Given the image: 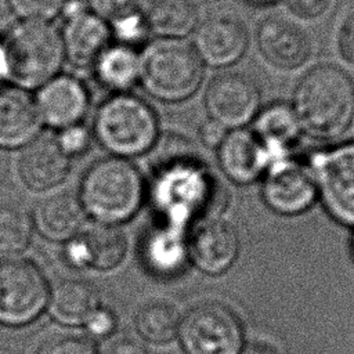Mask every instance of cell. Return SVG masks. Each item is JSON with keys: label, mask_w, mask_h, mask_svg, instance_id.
<instances>
[{"label": "cell", "mask_w": 354, "mask_h": 354, "mask_svg": "<svg viewBox=\"0 0 354 354\" xmlns=\"http://www.w3.org/2000/svg\"><path fill=\"white\" fill-rule=\"evenodd\" d=\"M293 112L308 134L319 138L340 136L354 118V83L333 65H318L299 82Z\"/></svg>", "instance_id": "6da1fadb"}, {"label": "cell", "mask_w": 354, "mask_h": 354, "mask_svg": "<svg viewBox=\"0 0 354 354\" xmlns=\"http://www.w3.org/2000/svg\"><path fill=\"white\" fill-rule=\"evenodd\" d=\"M11 86L32 91L61 73L65 50L61 30L48 21L19 19L3 35Z\"/></svg>", "instance_id": "7a4b0ae2"}, {"label": "cell", "mask_w": 354, "mask_h": 354, "mask_svg": "<svg viewBox=\"0 0 354 354\" xmlns=\"http://www.w3.org/2000/svg\"><path fill=\"white\" fill-rule=\"evenodd\" d=\"M145 184L129 159L109 156L94 162L84 173L79 202L86 213L105 225L131 218L140 209Z\"/></svg>", "instance_id": "3957f363"}, {"label": "cell", "mask_w": 354, "mask_h": 354, "mask_svg": "<svg viewBox=\"0 0 354 354\" xmlns=\"http://www.w3.org/2000/svg\"><path fill=\"white\" fill-rule=\"evenodd\" d=\"M203 80V64L180 39H153L140 50L138 84L152 98L176 104L191 98Z\"/></svg>", "instance_id": "277c9868"}, {"label": "cell", "mask_w": 354, "mask_h": 354, "mask_svg": "<svg viewBox=\"0 0 354 354\" xmlns=\"http://www.w3.org/2000/svg\"><path fill=\"white\" fill-rule=\"evenodd\" d=\"M91 130L104 149L124 159L148 152L160 134L153 108L131 93L111 94L102 101Z\"/></svg>", "instance_id": "5b68a950"}, {"label": "cell", "mask_w": 354, "mask_h": 354, "mask_svg": "<svg viewBox=\"0 0 354 354\" xmlns=\"http://www.w3.org/2000/svg\"><path fill=\"white\" fill-rule=\"evenodd\" d=\"M50 299L41 270L24 257L0 259V324L22 326L35 321Z\"/></svg>", "instance_id": "8992f818"}, {"label": "cell", "mask_w": 354, "mask_h": 354, "mask_svg": "<svg viewBox=\"0 0 354 354\" xmlns=\"http://www.w3.org/2000/svg\"><path fill=\"white\" fill-rule=\"evenodd\" d=\"M177 335L187 354H239L242 347L239 318L216 301L192 307L180 321Z\"/></svg>", "instance_id": "52a82bcc"}, {"label": "cell", "mask_w": 354, "mask_h": 354, "mask_svg": "<svg viewBox=\"0 0 354 354\" xmlns=\"http://www.w3.org/2000/svg\"><path fill=\"white\" fill-rule=\"evenodd\" d=\"M311 166L329 212L354 225V142L315 153Z\"/></svg>", "instance_id": "ba28073f"}, {"label": "cell", "mask_w": 354, "mask_h": 354, "mask_svg": "<svg viewBox=\"0 0 354 354\" xmlns=\"http://www.w3.org/2000/svg\"><path fill=\"white\" fill-rule=\"evenodd\" d=\"M205 106L210 119L227 129H238L257 113L260 90L250 77L236 72H224L209 83Z\"/></svg>", "instance_id": "9c48e42d"}, {"label": "cell", "mask_w": 354, "mask_h": 354, "mask_svg": "<svg viewBox=\"0 0 354 354\" xmlns=\"http://www.w3.org/2000/svg\"><path fill=\"white\" fill-rule=\"evenodd\" d=\"M41 124L61 130L82 123L90 109V91L72 76L59 73L36 90L33 97Z\"/></svg>", "instance_id": "30bf717a"}, {"label": "cell", "mask_w": 354, "mask_h": 354, "mask_svg": "<svg viewBox=\"0 0 354 354\" xmlns=\"http://www.w3.org/2000/svg\"><path fill=\"white\" fill-rule=\"evenodd\" d=\"M194 50L202 64L224 68L235 64L246 51L248 32L231 15H214L195 29Z\"/></svg>", "instance_id": "8fae6325"}, {"label": "cell", "mask_w": 354, "mask_h": 354, "mask_svg": "<svg viewBox=\"0 0 354 354\" xmlns=\"http://www.w3.org/2000/svg\"><path fill=\"white\" fill-rule=\"evenodd\" d=\"M317 195L313 176L289 160L275 162L268 173L263 196L267 205L281 214H299L308 209Z\"/></svg>", "instance_id": "7c38bea8"}, {"label": "cell", "mask_w": 354, "mask_h": 354, "mask_svg": "<svg viewBox=\"0 0 354 354\" xmlns=\"http://www.w3.org/2000/svg\"><path fill=\"white\" fill-rule=\"evenodd\" d=\"M187 252L199 270L216 275L232 266L239 252V241L228 223L206 218L194 228Z\"/></svg>", "instance_id": "4fadbf2b"}, {"label": "cell", "mask_w": 354, "mask_h": 354, "mask_svg": "<svg viewBox=\"0 0 354 354\" xmlns=\"http://www.w3.org/2000/svg\"><path fill=\"white\" fill-rule=\"evenodd\" d=\"M127 252L124 234L113 225L100 224L88 228L83 235L69 239L65 248L66 261L76 268L112 270L118 267Z\"/></svg>", "instance_id": "5bb4252c"}, {"label": "cell", "mask_w": 354, "mask_h": 354, "mask_svg": "<svg viewBox=\"0 0 354 354\" xmlns=\"http://www.w3.org/2000/svg\"><path fill=\"white\" fill-rule=\"evenodd\" d=\"M261 55L278 69H296L310 55V41L306 33L282 17L263 19L256 32Z\"/></svg>", "instance_id": "9a60e30c"}, {"label": "cell", "mask_w": 354, "mask_h": 354, "mask_svg": "<svg viewBox=\"0 0 354 354\" xmlns=\"http://www.w3.org/2000/svg\"><path fill=\"white\" fill-rule=\"evenodd\" d=\"M71 158L57 144L55 137L37 136L24 147L18 171L26 187L46 191L59 185L68 176Z\"/></svg>", "instance_id": "2e32d148"}, {"label": "cell", "mask_w": 354, "mask_h": 354, "mask_svg": "<svg viewBox=\"0 0 354 354\" xmlns=\"http://www.w3.org/2000/svg\"><path fill=\"white\" fill-rule=\"evenodd\" d=\"M41 127L29 91L15 86L0 87V147L22 148L33 141Z\"/></svg>", "instance_id": "e0dca14e"}, {"label": "cell", "mask_w": 354, "mask_h": 354, "mask_svg": "<svg viewBox=\"0 0 354 354\" xmlns=\"http://www.w3.org/2000/svg\"><path fill=\"white\" fill-rule=\"evenodd\" d=\"M61 36L65 59L77 68H90L100 53L112 43L106 21L93 8L64 21Z\"/></svg>", "instance_id": "ac0fdd59"}, {"label": "cell", "mask_w": 354, "mask_h": 354, "mask_svg": "<svg viewBox=\"0 0 354 354\" xmlns=\"http://www.w3.org/2000/svg\"><path fill=\"white\" fill-rule=\"evenodd\" d=\"M270 155L257 136L235 129L227 133L218 147V163L223 171L235 183L246 184L263 171Z\"/></svg>", "instance_id": "d6986e66"}, {"label": "cell", "mask_w": 354, "mask_h": 354, "mask_svg": "<svg viewBox=\"0 0 354 354\" xmlns=\"http://www.w3.org/2000/svg\"><path fill=\"white\" fill-rule=\"evenodd\" d=\"M98 14L106 21L112 41L133 48L148 43L151 0H97Z\"/></svg>", "instance_id": "ffe728a7"}, {"label": "cell", "mask_w": 354, "mask_h": 354, "mask_svg": "<svg viewBox=\"0 0 354 354\" xmlns=\"http://www.w3.org/2000/svg\"><path fill=\"white\" fill-rule=\"evenodd\" d=\"M95 82L112 94L130 93L140 80V51L109 43L91 64Z\"/></svg>", "instance_id": "44dd1931"}, {"label": "cell", "mask_w": 354, "mask_h": 354, "mask_svg": "<svg viewBox=\"0 0 354 354\" xmlns=\"http://www.w3.org/2000/svg\"><path fill=\"white\" fill-rule=\"evenodd\" d=\"M84 218L79 199L68 192L54 194L43 199L35 212L33 224L51 241H69L77 235Z\"/></svg>", "instance_id": "7402d4cb"}, {"label": "cell", "mask_w": 354, "mask_h": 354, "mask_svg": "<svg viewBox=\"0 0 354 354\" xmlns=\"http://www.w3.org/2000/svg\"><path fill=\"white\" fill-rule=\"evenodd\" d=\"M98 307L100 295L95 286L76 278L58 282L48 299L50 314L65 325H84Z\"/></svg>", "instance_id": "603a6c76"}, {"label": "cell", "mask_w": 354, "mask_h": 354, "mask_svg": "<svg viewBox=\"0 0 354 354\" xmlns=\"http://www.w3.org/2000/svg\"><path fill=\"white\" fill-rule=\"evenodd\" d=\"M299 120L286 104H271L260 112L254 123V134L266 147L270 158L285 160L289 148L297 141L300 133Z\"/></svg>", "instance_id": "cb8c5ba5"}, {"label": "cell", "mask_w": 354, "mask_h": 354, "mask_svg": "<svg viewBox=\"0 0 354 354\" xmlns=\"http://www.w3.org/2000/svg\"><path fill=\"white\" fill-rule=\"evenodd\" d=\"M199 14L191 0H153L148 10L151 35L159 39H183L198 28Z\"/></svg>", "instance_id": "d4e9b609"}, {"label": "cell", "mask_w": 354, "mask_h": 354, "mask_svg": "<svg viewBox=\"0 0 354 354\" xmlns=\"http://www.w3.org/2000/svg\"><path fill=\"white\" fill-rule=\"evenodd\" d=\"M180 317L174 306L167 301H149L136 314L138 333L152 343H167L178 333Z\"/></svg>", "instance_id": "484cf974"}, {"label": "cell", "mask_w": 354, "mask_h": 354, "mask_svg": "<svg viewBox=\"0 0 354 354\" xmlns=\"http://www.w3.org/2000/svg\"><path fill=\"white\" fill-rule=\"evenodd\" d=\"M33 218L26 207L17 202H0V252L24 250L32 238Z\"/></svg>", "instance_id": "4316f807"}, {"label": "cell", "mask_w": 354, "mask_h": 354, "mask_svg": "<svg viewBox=\"0 0 354 354\" xmlns=\"http://www.w3.org/2000/svg\"><path fill=\"white\" fill-rule=\"evenodd\" d=\"M181 253V246L174 234L163 231L151 236L145 249L148 266L159 274L171 272L180 264Z\"/></svg>", "instance_id": "83f0119b"}, {"label": "cell", "mask_w": 354, "mask_h": 354, "mask_svg": "<svg viewBox=\"0 0 354 354\" xmlns=\"http://www.w3.org/2000/svg\"><path fill=\"white\" fill-rule=\"evenodd\" d=\"M8 8L19 19L48 21L59 15L65 0H6Z\"/></svg>", "instance_id": "f1b7e54d"}, {"label": "cell", "mask_w": 354, "mask_h": 354, "mask_svg": "<svg viewBox=\"0 0 354 354\" xmlns=\"http://www.w3.org/2000/svg\"><path fill=\"white\" fill-rule=\"evenodd\" d=\"M36 354H97V348L88 337L66 333L44 340Z\"/></svg>", "instance_id": "f546056e"}, {"label": "cell", "mask_w": 354, "mask_h": 354, "mask_svg": "<svg viewBox=\"0 0 354 354\" xmlns=\"http://www.w3.org/2000/svg\"><path fill=\"white\" fill-rule=\"evenodd\" d=\"M93 140H94L93 130L88 126H86L83 122L64 127L58 130V134L55 136L57 144L69 158H75L86 153L90 149Z\"/></svg>", "instance_id": "4dcf8cb0"}, {"label": "cell", "mask_w": 354, "mask_h": 354, "mask_svg": "<svg viewBox=\"0 0 354 354\" xmlns=\"http://www.w3.org/2000/svg\"><path fill=\"white\" fill-rule=\"evenodd\" d=\"M97 354H147L142 342L126 330H113L102 339Z\"/></svg>", "instance_id": "1f68e13d"}, {"label": "cell", "mask_w": 354, "mask_h": 354, "mask_svg": "<svg viewBox=\"0 0 354 354\" xmlns=\"http://www.w3.org/2000/svg\"><path fill=\"white\" fill-rule=\"evenodd\" d=\"M86 328L88 333L97 337H106L116 328V318L113 313L105 307H98L90 318L86 321Z\"/></svg>", "instance_id": "d6a6232c"}, {"label": "cell", "mask_w": 354, "mask_h": 354, "mask_svg": "<svg viewBox=\"0 0 354 354\" xmlns=\"http://www.w3.org/2000/svg\"><path fill=\"white\" fill-rule=\"evenodd\" d=\"M286 4L301 18H317L329 8L330 0H286Z\"/></svg>", "instance_id": "836d02e7"}, {"label": "cell", "mask_w": 354, "mask_h": 354, "mask_svg": "<svg viewBox=\"0 0 354 354\" xmlns=\"http://www.w3.org/2000/svg\"><path fill=\"white\" fill-rule=\"evenodd\" d=\"M227 136V127L221 123L207 119L199 127V138L203 145L209 148H218Z\"/></svg>", "instance_id": "e575fe53"}, {"label": "cell", "mask_w": 354, "mask_h": 354, "mask_svg": "<svg viewBox=\"0 0 354 354\" xmlns=\"http://www.w3.org/2000/svg\"><path fill=\"white\" fill-rule=\"evenodd\" d=\"M339 51L347 62L354 64V15L343 24L339 32Z\"/></svg>", "instance_id": "d590c367"}, {"label": "cell", "mask_w": 354, "mask_h": 354, "mask_svg": "<svg viewBox=\"0 0 354 354\" xmlns=\"http://www.w3.org/2000/svg\"><path fill=\"white\" fill-rule=\"evenodd\" d=\"M91 4L88 0H65L62 10L59 12V17L62 18V21L71 19L73 17H77L88 10H91Z\"/></svg>", "instance_id": "8d00e7d4"}, {"label": "cell", "mask_w": 354, "mask_h": 354, "mask_svg": "<svg viewBox=\"0 0 354 354\" xmlns=\"http://www.w3.org/2000/svg\"><path fill=\"white\" fill-rule=\"evenodd\" d=\"M239 354H279V351L267 342H253L249 343Z\"/></svg>", "instance_id": "74e56055"}, {"label": "cell", "mask_w": 354, "mask_h": 354, "mask_svg": "<svg viewBox=\"0 0 354 354\" xmlns=\"http://www.w3.org/2000/svg\"><path fill=\"white\" fill-rule=\"evenodd\" d=\"M8 83L7 77V65H6V55H4V46H3V35H0V87Z\"/></svg>", "instance_id": "f35d334b"}, {"label": "cell", "mask_w": 354, "mask_h": 354, "mask_svg": "<svg viewBox=\"0 0 354 354\" xmlns=\"http://www.w3.org/2000/svg\"><path fill=\"white\" fill-rule=\"evenodd\" d=\"M246 1L253 4V6H268V4L277 3L278 0H246Z\"/></svg>", "instance_id": "ab89813d"}]
</instances>
